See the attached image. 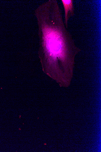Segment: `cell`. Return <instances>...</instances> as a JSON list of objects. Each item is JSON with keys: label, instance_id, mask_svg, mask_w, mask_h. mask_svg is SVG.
<instances>
[{"label": "cell", "instance_id": "6da1fadb", "mask_svg": "<svg viewBox=\"0 0 101 152\" xmlns=\"http://www.w3.org/2000/svg\"><path fill=\"white\" fill-rule=\"evenodd\" d=\"M35 15L38 26L39 57L43 71L61 86H68L73 77L76 57L81 50L67 30L56 0H49L39 5Z\"/></svg>", "mask_w": 101, "mask_h": 152}, {"label": "cell", "instance_id": "7a4b0ae2", "mask_svg": "<svg viewBox=\"0 0 101 152\" xmlns=\"http://www.w3.org/2000/svg\"><path fill=\"white\" fill-rule=\"evenodd\" d=\"M65 10L64 23L67 28L69 18L75 15L74 7L73 0H62Z\"/></svg>", "mask_w": 101, "mask_h": 152}]
</instances>
